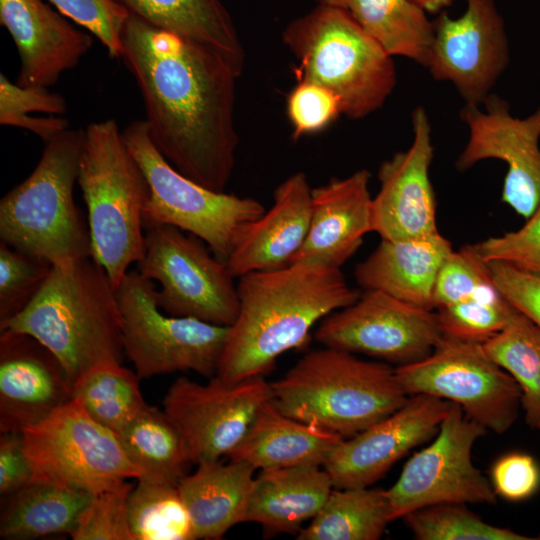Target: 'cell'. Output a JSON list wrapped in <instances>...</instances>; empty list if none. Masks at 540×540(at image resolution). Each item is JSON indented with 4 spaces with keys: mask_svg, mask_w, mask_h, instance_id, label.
<instances>
[{
    "mask_svg": "<svg viewBox=\"0 0 540 540\" xmlns=\"http://www.w3.org/2000/svg\"><path fill=\"white\" fill-rule=\"evenodd\" d=\"M124 63L136 79L152 142L181 174L225 192L236 163L237 76L204 46L129 13Z\"/></svg>",
    "mask_w": 540,
    "mask_h": 540,
    "instance_id": "obj_1",
    "label": "cell"
},
{
    "mask_svg": "<svg viewBox=\"0 0 540 540\" xmlns=\"http://www.w3.org/2000/svg\"><path fill=\"white\" fill-rule=\"evenodd\" d=\"M238 279L239 311L215 375L229 382L264 376L279 356L307 343L319 320L360 296L339 268L308 263L252 271Z\"/></svg>",
    "mask_w": 540,
    "mask_h": 540,
    "instance_id": "obj_2",
    "label": "cell"
},
{
    "mask_svg": "<svg viewBox=\"0 0 540 540\" xmlns=\"http://www.w3.org/2000/svg\"><path fill=\"white\" fill-rule=\"evenodd\" d=\"M3 330L29 334L47 347L71 386L90 368L121 363L125 354L115 288L91 257L53 265L33 300L1 324Z\"/></svg>",
    "mask_w": 540,
    "mask_h": 540,
    "instance_id": "obj_3",
    "label": "cell"
},
{
    "mask_svg": "<svg viewBox=\"0 0 540 540\" xmlns=\"http://www.w3.org/2000/svg\"><path fill=\"white\" fill-rule=\"evenodd\" d=\"M270 385L271 401L283 414L343 438L381 421L409 397L388 363L330 347L308 352Z\"/></svg>",
    "mask_w": 540,
    "mask_h": 540,
    "instance_id": "obj_4",
    "label": "cell"
},
{
    "mask_svg": "<svg viewBox=\"0 0 540 540\" xmlns=\"http://www.w3.org/2000/svg\"><path fill=\"white\" fill-rule=\"evenodd\" d=\"M85 130L45 143L31 174L0 200V241L53 265L91 257L88 223L74 202Z\"/></svg>",
    "mask_w": 540,
    "mask_h": 540,
    "instance_id": "obj_5",
    "label": "cell"
},
{
    "mask_svg": "<svg viewBox=\"0 0 540 540\" xmlns=\"http://www.w3.org/2000/svg\"><path fill=\"white\" fill-rule=\"evenodd\" d=\"M77 183L88 212L91 258L116 288L144 254L150 187L114 119L86 127Z\"/></svg>",
    "mask_w": 540,
    "mask_h": 540,
    "instance_id": "obj_6",
    "label": "cell"
},
{
    "mask_svg": "<svg viewBox=\"0 0 540 540\" xmlns=\"http://www.w3.org/2000/svg\"><path fill=\"white\" fill-rule=\"evenodd\" d=\"M282 40L298 61L297 80L333 91L350 119L377 111L396 85L392 57L341 8L319 2L287 24Z\"/></svg>",
    "mask_w": 540,
    "mask_h": 540,
    "instance_id": "obj_7",
    "label": "cell"
},
{
    "mask_svg": "<svg viewBox=\"0 0 540 540\" xmlns=\"http://www.w3.org/2000/svg\"><path fill=\"white\" fill-rule=\"evenodd\" d=\"M122 136L150 187L144 225L167 224L194 234L226 262L264 206L251 197L210 190L178 172L152 142L145 120L130 123Z\"/></svg>",
    "mask_w": 540,
    "mask_h": 540,
    "instance_id": "obj_8",
    "label": "cell"
},
{
    "mask_svg": "<svg viewBox=\"0 0 540 540\" xmlns=\"http://www.w3.org/2000/svg\"><path fill=\"white\" fill-rule=\"evenodd\" d=\"M155 286L133 270L115 288L123 349L136 374L144 379L193 371L214 377L230 326L164 314L156 302Z\"/></svg>",
    "mask_w": 540,
    "mask_h": 540,
    "instance_id": "obj_9",
    "label": "cell"
},
{
    "mask_svg": "<svg viewBox=\"0 0 540 540\" xmlns=\"http://www.w3.org/2000/svg\"><path fill=\"white\" fill-rule=\"evenodd\" d=\"M144 227L145 250L136 270L160 284L158 307L168 315L231 326L239 298L226 263L194 234L167 224Z\"/></svg>",
    "mask_w": 540,
    "mask_h": 540,
    "instance_id": "obj_10",
    "label": "cell"
},
{
    "mask_svg": "<svg viewBox=\"0 0 540 540\" xmlns=\"http://www.w3.org/2000/svg\"><path fill=\"white\" fill-rule=\"evenodd\" d=\"M408 395L426 394L458 404L486 430L503 434L518 416L522 392L482 343L442 336L426 358L395 368Z\"/></svg>",
    "mask_w": 540,
    "mask_h": 540,
    "instance_id": "obj_11",
    "label": "cell"
},
{
    "mask_svg": "<svg viewBox=\"0 0 540 540\" xmlns=\"http://www.w3.org/2000/svg\"><path fill=\"white\" fill-rule=\"evenodd\" d=\"M25 451L43 478L93 494L141 477L117 435L93 420L74 399L22 431Z\"/></svg>",
    "mask_w": 540,
    "mask_h": 540,
    "instance_id": "obj_12",
    "label": "cell"
},
{
    "mask_svg": "<svg viewBox=\"0 0 540 540\" xmlns=\"http://www.w3.org/2000/svg\"><path fill=\"white\" fill-rule=\"evenodd\" d=\"M436 439L404 465L387 489L392 521L442 503L495 504L491 482L472 462V448L486 429L451 402Z\"/></svg>",
    "mask_w": 540,
    "mask_h": 540,
    "instance_id": "obj_13",
    "label": "cell"
},
{
    "mask_svg": "<svg viewBox=\"0 0 540 540\" xmlns=\"http://www.w3.org/2000/svg\"><path fill=\"white\" fill-rule=\"evenodd\" d=\"M436 312L379 290L322 319L314 337L324 347L364 354L398 366L429 356L442 338Z\"/></svg>",
    "mask_w": 540,
    "mask_h": 540,
    "instance_id": "obj_14",
    "label": "cell"
},
{
    "mask_svg": "<svg viewBox=\"0 0 540 540\" xmlns=\"http://www.w3.org/2000/svg\"><path fill=\"white\" fill-rule=\"evenodd\" d=\"M271 399L264 376L207 384L177 378L163 399L164 411L184 438L191 463L228 456L242 441L263 404Z\"/></svg>",
    "mask_w": 540,
    "mask_h": 540,
    "instance_id": "obj_15",
    "label": "cell"
},
{
    "mask_svg": "<svg viewBox=\"0 0 540 540\" xmlns=\"http://www.w3.org/2000/svg\"><path fill=\"white\" fill-rule=\"evenodd\" d=\"M466 1L459 17L442 11L432 21L426 68L451 82L466 104L480 106L509 64V42L496 0Z\"/></svg>",
    "mask_w": 540,
    "mask_h": 540,
    "instance_id": "obj_16",
    "label": "cell"
},
{
    "mask_svg": "<svg viewBox=\"0 0 540 540\" xmlns=\"http://www.w3.org/2000/svg\"><path fill=\"white\" fill-rule=\"evenodd\" d=\"M482 105L484 109L469 104L461 109L469 137L455 166L465 171L485 159L505 162L502 201L527 219L540 203V107L516 118L507 101L495 94Z\"/></svg>",
    "mask_w": 540,
    "mask_h": 540,
    "instance_id": "obj_17",
    "label": "cell"
},
{
    "mask_svg": "<svg viewBox=\"0 0 540 540\" xmlns=\"http://www.w3.org/2000/svg\"><path fill=\"white\" fill-rule=\"evenodd\" d=\"M451 401L410 395L398 410L367 429L343 439L322 467L338 489L369 487L412 448L438 432Z\"/></svg>",
    "mask_w": 540,
    "mask_h": 540,
    "instance_id": "obj_18",
    "label": "cell"
},
{
    "mask_svg": "<svg viewBox=\"0 0 540 540\" xmlns=\"http://www.w3.org/2000/svg\"><path fill=\"white\" fill-rule=\"evenodd\" d=\"M413 141L379 167L380 189L372 202L373 231L381 239L405 240L438 233L429 176L434 156L431 124L424 107L412 113Z\"/></svg>",
    "mask_w": 540,
    "mask_h": 540,
    "instance_id": "obj_19",
    "label": "cell"
},
{
    "mask_svg": "<svg viewBox=\"0 0 540 540\" xmlns=\"http://www.w3.org/2000/svg\"><path fill=\"white\" fill-rule=\"evenodd\" d=\"M72 400L57 357L29 334L0 331V431L21 433Z\"/></svg>",
    "mask_w": 540,
    "mask_h": 540,
    "instance_id": "obj_20",
    "label": "cell"
},
{
    "mask_svg": "<svg viewBox=\"0 0 540 540\" xmlns=\"http://www.w3.org/2000/svg\"><path fill=\"white\" fill-rule=\"evenodd\" d=\"M0 23L16 45L23 87L55 85L93 46L90 34L42 0H0Z\"/></svg>",
    "mask_w": 540,
    "mask_h": 540,
    "instance_id": "obj_21",
    "label": "cell"
},
{
    "mask_svg": "<svg viewBox=\"0 0 540 540\" xmlns=\"http://www.w3.org/2000/svg\"><path fill=\"white\" fill-rule=\"evenodd\" d=\"M369 181L370 172L361 169L312 189L308 233L290 263L340 269L356 253L373 231Z\"/></svg>",
    "mask_w": 540,
    "mask_h": 540,
    "instance_id": "obj_22",
    "label": "cell"
},
{
    "mask_svg": "<svg viewBox=\"0 0 540 540\" xmlns=\"http://www.w3.org/2000/svg\"><path fill=\"white\" fill-rule=\"evenodd\" d=\"M312 188L303 172L282 181L269 211L253 222L235 244L226 265L235 277L288 265L303 245L311 218Z\"/></svg>",
    "mask_w": 540,
    "mask_h": 540,
    "instance_id": "obj_23",
    "label": "cell"
},
{
    "mask_svg": "<svg viewBox=\"0 0 540 540\" xmlns=\"http://www.w3.org/2000/svg\"><path fill=\"white\" fill-rule=\"evenodd\" d=\"M451 252V243L439 232L415 239H381L376 249L356 265L355 280L363 290H379L434 311L435 281Z\"/></svg>",
    "mask_w": 540,
    "mask_h": 540,
    "instance_id": "obj_24",
    "label": "cell"
},
{
    "mask_svg": "<svg viewBox=\"0 0 540 540\" xmlns=\"http://www.w3.org/2000/svg\"><path fill=\"white\" fill-rule=\"evenodd\" d=\"M333 488L320 465L261 470L254 479L245 522L260 524L268 535L299 532L318 514Z\"/></svg>",
    "mask_w": 540,
    "mask_h": 540,
    "instance_id": "obj_25",
    "label": "cell"
},
{
    "mask_svg": "<svg viewBox=\"0 0 540 540\" xmlns=\"http://www.w3.org/2000/svg\"><path fill=\"white\" fill-rule=\"evenodd\" d=\"M343 439L339 434L283 414L269 399L228 457L248 463L256 470L322 466L330 451Z\"/></svg>",
    "mask_w": 540,
    "mask_h": 540,
    "instance_id": "obj_26",
    "label": "cell"
},
{
    "mask_svg": "<svg viewBox=\"0 0 540 540\" xmlns=\"http://www.w3.org/2000/svg\"><path fill=\"white\" fill-rule=\"evenodd\" d=\"M255 470L242 461L214 460L197 464L196 471L181 480L178 488L196 539H221L246 521Z\"/></svg>",
    "mask_w": 540,
    "mask_h": 540,
    "instance_id": "obj_27",
    "label": "cell"
},
{
    "mask_svg": "<svg viewBox=\"0 0 540 540\" xmlns=\"http://www.w3.org/2000/svg\"><path fill=\"white\" fill-rule=\"evenodd\" d=\"M130 14L159 29L206 47L239 77L245 50L221 0H115Z\"/></svg>",
    "mask_w": 540,
    "mask_h": 540,
    "instance_id": "obj_28",
    "label": "cell"
},
{
    "mask_svg": "<svg viewBox=\"0 0 540 540\" xmlns=\"http://www.w3.org/2000/svg\"><path fill=\"white\" fill-rule=\"evenodd\" d=\"M93 495L65 483L35 478L17 492L3 497L0 536L9 540L58 534L71 536Z\"/></svg>",
    "mask_w": 540,
    "mask_h": 540,
    "instance_id": "obj_29",
    "label": "cell"
},
{
    "mask_svg": "<svg viewBox=\"0 0 540 540\" xmlns=\"http://www.w3.org/2000/svg\"><path fill=\"white\" fill-rule=\"evenodd\" d=\"M348 12L383 50L426 68L433 41V22L412 0H318Z\"/></svg>",
    "mask_w": 540,
    "mask_h": 540,
    "instance_id": "obj_30",
    "label": "cell"
},
{
    "mask_svg": "<svg viewBox=\"0 0 540 540\" xmlns=\"http://www.w3.org/2000/svg\"><path fill=\"white\" fill-rule=\"evenodd\" d=\"M141 477L152 482L178 486L191 463L180 429L163 410L146 404L116 433Z\"/></svg>",
    "mask_w": 540,
    "mask_h": 540,
    "instance_id": "obj_31",
    "label": "cell"
},
{
    "mask_svg": "<svg viewBox=\"0 0 540 540\" xmlns=\"http://www.w3.org/2000/svg\"><path fill=\"white\" fill-rule=\"evenodd\" d=\"M387 490L333 488L298 540H377L391 522Z\"/></svg>",
    "mask_w": 540,
    "mask_h": 540,
    "instance_id": "obj_32",
    "label": "cell"
},
{
    "mask_svg": "<svg viewBox=\"0 0 540 540\" xmlns=\"http://www.w3.org/2000/svg\"><path fill=\"white\" fill-rule=\"evenodd\" d=\"M136 372L105 362L83 373L72 385V399L97 423L121 430L147 404Z\"/></svg>",
    "mask_w": 540,
    "mask_h": 540,
    "instance_id": "obj_33",
    "label": "cell"
},
{
    "mask_svg": "<svg viewBox=\"0 0 540 540\" xmlns=\"http://www.w3.org/2000/svg\"><path fill=\"white\" fill-rule=\"evenodd\" d=\"M487 355L518 383L526 423H540V327L518 312L496 335L483 343Z\"/></svg>",
    "mask_w": 540,
    "mask_h": 540,
    "instance_id": "obj_34",
    "label": "cell"
},
{
    "mask_svg": "<svg viewBox=\"0 0 540 540\" xmlns=\"http://www.w3.org/2000/svg\"><path fill=\"white\" fill-rule=\"evenodd\" d=\"M135 540H192L191 517L178 486L137 479L128 497Z\"/></svg>",
    "mask_w": 540,
    "mask_h": 540,
    "instance_id": "obj_35",
    "label": "cell"
},
{
    "mask_svg": "<svg viewBox=\"0 0 540 540\" xmlns=\"http://www.w3.org/2000/svg\"><path fill=\"white\" fill-rule=\"evenodd\" d=\"M404 520L419 540H532L507 528L486 523L466 504L442 503L406 514Z\"/></svg>",
    "mask_w": 540,
    "mask_h": 540,
    "instance_id": "obj_36",
    "label": "cell"
},
{
    "mask_svg": "<svg viewBox=\"0 0 540 540\" xmlns=\"http://www.w3.org/2000/svg\"><path fill=\"white\" fill-rule=\"evenodd\" d=\"M443 336L484 343L519 312L494 284L480 294L436 309Z\"/></svg>",
    "mask_w": 540,
    "mask_h": 540,
    "instance_id": "obj_37",
    "label": "cell"
},
{
    "mask_svg": "<svg viewBox=\"0 0 540 540\" xmlns=\"http://www.w3.org/2000/svg\"><path fill=\"white\" fill-rule=\"evenodd\" d=\"M52 265L0 241V325L21 313L45 283Z\"/></svg>",
    "mask_w": 540,
    "mask_h": 540,
    "instance_id": "obj_38",
    "label": "cell"
},
{
    "mask_svg": "<svg viewBox=\"0 0 540 540\" xmlns=\"http://www.w3.org/2000/svg\"><path fill=\"white\" fill-rule=\"evenodd\" d=\"M494 285L474 245L453 251L443 261L433 290L434 310L474 297Z\"/></svg>",
    "mask_w": 540,
    "mask_h": 540,
    "instance_id": "obj_39",
    "label": "cell"
},
{
    "mask_svg": "<svg viewBox=\"0 0 540 540\" xmlns=\"http://www.w3.org/2000/svg\"><path fill=\"white\" fill-rule=\"evenodd\" d=\"M133 485L121 481L93 495L71 534L74 540H135L128 516Z\"/></svg>",
    "mask_w": 540,
    "mask_h": 540,
    "instance_id": "obj_40",
    "label": "cell"
},
{
    "mask_svg": "<svg viewBox=\"0 0 540 540\" xmlns=\"http://www.w3.org/2000/svg\"><path fill=\"white\" fill-rule=\"evenodd\" d=\"M60 13L98 38L112 58H121V34L129 12L115 0H48Z\"/></svg>",
    "mask_w": 540,
    "mask_h": 540,
    "instance_id": "obj_41",
    "label": "cell"
},
{
    "mask_svg": "<svg viewBox=\"0 0 540 540\" xmlns=\"http://www.w3.org/2000/svg\"><path fill=\"white\" fill-rule=\"evenodd\" d=\"M286 109L295 140L324 130L343 114L338 95L307 80H298L290 91Z\"/></svg>",
    "mask_w": 540,
    "mask_h": 540,
    "instance_id": "obj_42",
    "label": "cell"
},
{
    "mask_svg": "<svg viewBox=\"0 0 540 540\" xmlns=\"http://www.w3.org/2000/svg\"><path fill=\"white\" fill-rule=\"evenodd\" d=\"M485 262L500 261L540 274V203L523 227L499 237H490L474 245Z\"/></svg>",
    "mask_w": 540,
    "mask_h": 540,
    "instance_id": "obj_43",
    "label": "cell"
},
{
    "mask_svg": "<svg viewBox=\"0 0 540 540\" xmlns=\"http://www.w3.org/2000/svg\"><path fill=\"white\" fill-rule=\"evenodd\" d=\"M67 111L65 98L47 87H23L0 74V124L17 127L31 112L62 115Z\"/></svg>",
    "mask_w": 540,
    "mask_h": 540,
    "instance_id": "obj_44",
    "label": "cell"
},
{
    "mask_svg": "<svg viewBox=\"0 0 540 540\" xmlns=\"http://www.w3.org/2000/svg\"><path fill=\"white\" fill-rule=\"evenodd\" d=\"M491 481L496 495L509 501H522L539 489L540 467L531 455L509 453L494 463Z\"/></svg>",
    "mask_w": 540,
    "mask_h": 540,
    "instance_id": "obj_45",
    "label": "cell"
},
{
    "mask_svg": "<svg viewBox=\"0 0 540 540\" xmlns=\"http://www.w3.org/2000/svg\"><path fill=\"white\" fill-rule=\"evenodd\" d=\"M487 265L503 296L540 327V274L525 272L500 261H491Z\"/></svg>",
    "mask_w": 540,
    "mask_h": 540,
    "instance_id": "obj_46",
    "label": "cell"
},
{
    "mask_svg": "<svg viewBox=\"0 0 540 540\" xmlns=\"http://www.w3.org/2000/svg\"><path fill=\"white\" fill-rule=\"evenodd\" d=\"M35 480V471L25 451L21 433L1 432L0 495L9 496Z\"/></svg>",
    "mask_w": 540,
    "mask_h": 540,
    "instance_id": "obj_47",
    "label": "cell"
},
{
    "mask_svg": "<svg viewBox=\"0 0 540 540\" xmlns=\"http://www.w3.org/2000/svg\"><path fill=\"white\" fill-rule=\"evenodd\" d=\"M421 6L427 13H440L450 7L454 0H412Z\"/></svg>",
    "mask_w": 540,
    "mask_h": 540,
    "instance_id": "obj_48",
    "label": "cell"
},
{
    "mask_svg": "<svg viewBox=\"0 0 540 540\" xmlns=\"http://www.w3.org/2000/svg\"><path fill=\"white\" fill-rule=\"evenodd\" d=\"M536 429H540V423L538 424L537 428Z\"/></svg>",
    "mask_w": 540,
    "mask_h": 540,
    "instance_id": "obj_49",
    "label": "cell"
},
{
    "mask_svg": "<svg viewBox=\"0 0 540 540\" xmlns=\"http://www.w3.org/2000/svg\"><path fill=\"white\" fill-rule=\"evenodd\" d=\"M318 1V0H317Z\"/></svg>",
    "mask_w": 540,
    "mask_h": 540,
    "instance_id": "obj_50",
    "label": "cell"
}]
</instances>
